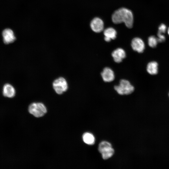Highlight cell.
I'll list each match as a JSON object with an SVG mask.
<instances>
[{"label": "cell", "instance_id": "cell-18", "mask_svg": "<svg viewBox=\"0 0 169 169\" xmlns=\"http://www.w3.org/2000/svg\"><path fill=\"white\" fill-rule=\"evenodd\" d=\"M167 33L168 35H169V27L167 29Z\"/></svg>", "mask_w": 169, "mask_h": 169}, {"label": "cell", "instance_id": "cell-11", "mask_svg": "<svg viewBox=\"0 0 169 169\" xmlns=\"http://www.w3.org/2000/svg\"><path fill=\"white\" fill-rule=\"evenodd\" d=\"M104 34L105 36V41L109 42L111 39H114L116 38L117 32L114 28L112 27H109L105 30Z\"/></svg>", "mask_w": 169, "mask_h": 169}, {"label": "cell", "instance_id": "cell-12", "mask_svg": "<svg viewBox=\"0 0 169 169\" xmlns=\"http://www.w3.org/2000/svg\"><path fill=\"white\" fill-rule=\"evenodd\" d=\"M3 93L4 96L11 98L15 96V90L13 86L10 84H7L4 86Z\"/></svg>", "mask_w": 169, "mask_h": 169}, {"label": "cell", "instance_id": "cell-16", "mask_svg": "<svg viewBox=\"0 0 169 169\" xmlns=\"http://www.w3.org/2000/svg\"><path fill=\"white\" fill-rule=\"evenodd\" d=\"M158 29V32L164 34L166 32V26L164 24L161 23L159 26Z\"/></svg>", "mask_w": 169, "mask_h": 169}, {"label": "cell", "instance_id": "cell-8", "mask_svg": "<svg viewBox=\"0 0 169 169\" xmlns=\"http://www.w3.org/2000/svg\"><path fill=\"white\" fill-rule=\"evenodd\" d=\"M101 75L103 80L106 82H111L115 78L113 71L108 67H106L103 69Z\"/></svg>", "mask_w": 169, "mask_h": 169}, {"label": "cell", "instance_id": "cell-2", "mask_svg": "<svg viewBox=\"0 0 169 169\" xmlns=\"http://www.w3.org/2000/svg\"><path fill=\"white\" fill-rule=\"evenodd\" d=\"M115 90L121 95H128L131 94L134 90V87L128 80L121 79L118 85L114 87Z\"/></svg>", "mask_w": 169, "mask_h": 169}, {"label": "cell", "instance_id": "cell-13", "mask_svg": "<svg viewBox=\"0 0 169 169\" xmlns=\"http://www.w3.org/2000/svg\"><path fill=\"white\" fill-rule=\"evenodd\" d=\"M146 70L150 74H156L158 72V64L155 61L150 62L147 65Z\"/></svg>", "mask_w": 169, "mask_h": 169}, {"label": "cell", "instance_id": "cell-14", "mask_svg": "<svg viewBox=\"0 0 169 169\" xmlns=\"http://www.w3.org/2000/svg\"><path fill=\"white\" fill-rule=\"evenodd\" d=\"M83 140L84 142L89 145H93L94 144L95 139L94 135L91 133L85 132L82 136Z\"/></svg>", "mask_w": 169, "mask_h": 169}, {"label": "cell", "instance_id": "cell-4", "mask_svg": "<svg viewBox=\"0 0 169 169\" xmlns=\"http://www.w3.org/2000/svg\"><path fill=\"white\" fill-rule=\"evenodd\" d=\"M28 111L34 116L39 117L46 113L47 109L45 106L41 103H33L29 106Z\"/></svg>", "mask_w": 169, "mask_h": 169}, {"label": "cell", "instance_id": "cell-15", "mask_svg": "<svg viewBox=\"0 0 169 169\" xmlns=\"http://www.w3.org/2000/svg\"><path fill=\"white\" fill-rule=\"evenodd\" d=\"M148 42L149 46L154 48L156 47L158 42L157 38L155 36H151L148 38Z\"/></svg>", "mask_w": 169, "mask_h": 169}, {"label": "cell", "instance_id": "cell-5", "mask_svg": "<svg viewBox=\"0 0 169 169\" xmlns=\"http://www.w3.org/2000/svg\"><path fill=\"white\" fill-rule=\"evenodd\" d=\"M53 87L55 91L58 94H61L68 89V84L66 80L63 77L55 79L53 82Z\"/></svg>", "mask_w": 169, "mask_h": 169}, {"label": "cell", "instance_id": "cell-1", "mask_svg": "<svg viewBox=\"0 0 169 169\" xmlns=\"http://www.w3.org/2000/svg\"><path fill=\"white\" fill-rule=\"evenodd\" d=\"M112 20L115 24L124 23L129 28H131L133 26V13L130 10L125 8H121L115 11L112 15Z\"/></svg>", "mask_w": 169, "mask_h": 169}, {"label": "cell", "instance_id": "cell-10", "mask_svg": "<svg viewBox=\"0 0 169 169\" xmlns=\"http://www.w3.org/2000/svg\"><path fill=\"white\" fill-rule=\"evenodd\" d=\"M2 36L3 42L5 44L12 43L16 39L13 31L9 28L4 29L3 32Z\"/></svg>", "mask_w": 169, "mask_h": 169}, {"label": "cell", "instance_id": "cell-9", "mask_svg": "<svg viewBox=\"0 0 169 169\" xmlns=\"http://www.w3.org/2000/svg\"><path fill=\"white\" fill-rule=\"evenodd\" d=\"M111 55L115 62L120 63L125 58L126 54L125 51L123 49L118 48L112 52Z\"/></svg>", "mask_w": 169, "mask_h": 169}, {"label": "cell", "instance_id": "cell-19", "mask_svg": "<svg viewBox=\"0 0 169 169\" xmlns=\"http://www.w3.org/2000/svg\"></svg>", "mask_w": 169, "mask_h": 169}, {"label": "cell", "instance_id": "cell-6", "mask_svg": "<svg viewBox=\"0 0 169 169\" xmlns=\"http://www.w3.org/2000/svg\"><path fill=\"white\" fill-rule=\"evenodd\" d=\"M131 46L132 49L138 53H142L145 49V44L143 40L141 38L136 37L132 40Z\"/></svg>", "mask_w": 169, "mask_h": 169}, {"label": "cell", "instance_id": "cell-17", "mask_svg": "<svg viewBox=\"0 0 169 169\" xmlns=\"http://www.w3.org/2000/svg\"><path fill=\"white\" fill-rule=\"evenodd\" d=\"M163 34V33H161L158 32L157 39L158 42H162L165 41L166 39L165 37Z\"/></svg>", "mask_w": 169, "mask_h": 169}, {"label": "cell", "instance_id": "cell-7", "mask_svg": "<svg viewBox=\"0 0 169 169\" xmlns=\"http://www.w3.org/2000/svg\"><path fill=\"white\" fill-rule=\"evenodd\" d=\"M90 26L93 31L98 33L103 30L104 24L101 19L96 17L93 18L91 21Z\"/></svg>", "mask_w": 169, "mask_h": 169}, {"label": "cell", "instance_id": "cell-3", "mask_svg": "<svg viewBox=\"0 0 169 169\" xmlns=\"http://www.w3.org/2000/svg\"><path fill=\"white\" fill-rule=\"evenodd\" d=\"M98 149L104 160L110 158L114 153V150L112 147L111 144L108 141L101 142L99 145Z\"/></svg>", "mask_w": 169, "mask_h": 169}]
</instances>
